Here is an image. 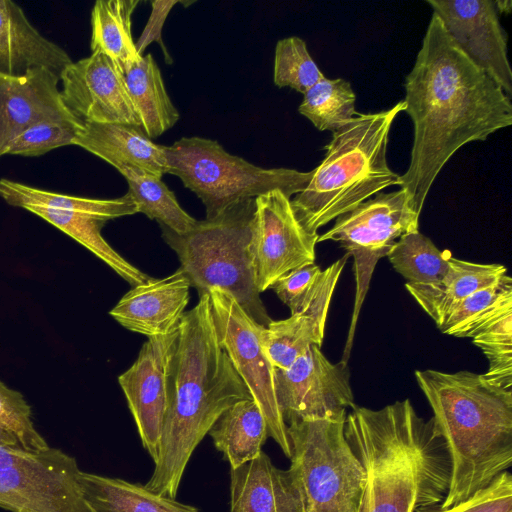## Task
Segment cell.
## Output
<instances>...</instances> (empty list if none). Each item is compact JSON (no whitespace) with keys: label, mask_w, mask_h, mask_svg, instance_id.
Instances as JSON below:
<instances>
[{"label":"cell","mask_w":512,"mask_h":512,"mask_svg":"<svg viewBox=\"0 0 512 512\" xmlns=\"http://www.w3.org/2000/svg\"><path fill=\"white\" fill-rule=\"evenodd\" d=\"M405 91L414 137L409 166L397 185L421 213L439 172L462 146L512 124V103L457 47L434 13Z\"/></svg>","instance_id":"6da1fadb"},{"label":"cell","mask_w":512,"mask_h":512,"mask_svg":"<svg viewBox=\"0 0 512 512\" xmlns=\"http://www.w3.org/2000/svg\"><path fill=\"white\" fill-rule=\"evenodd\" d=\"M244 399L252 397L218 341L209 295H202L178 324L159 455L145 487L175 499L195 448L223 412Z\"/></svg>","instance_id":"7a4b0ae2"},{"label":"cell","mask_w":512,"mask_h":512,"mask_svg":"<svg viewBox=\"0 0 512 512\" xmlns=\"http://www.w3.org/2000/svg\"><path fill=\"white\" fill-rule=\"evenodd\" d=\"M344 434L366 472L357 512H425L440 508L450 479V459L432 418L411 401L381 409L354 405Z\"/></svg>","instance_id":"3957f363"},{"label":"cell","mask_w":512,"mask_h":512,"mask_svg":"<svg viewBox=\"0 0 512 512\" xmlns=\"http://www.w3.org/2000/svg\"><path fill=\"white\" fill-rule=\"evenodd\" d=\"M436 433L450 459V479L439 509L488 486L512 465V389L471 371L416 370Z\"/></svg>","instance_id":"277c9868"},{"label":"cell","mask_w":512,"mask_h":512,"mask_svg":"<svg viewBox=\"0 0 512 512\" xmlns=\"http://www.w3.org/2000/svg\"><path fill=\"white\" fill-rule=\"evenodd\" d=\"M405 109L401 100L375 113H357L332 133L325 156L300 193L291 199L294 213L311 234L384 189L397 185L399 174L387 163L392 124Z\"/></svg>","instance_id":"5b68a950"},{"label":"cell","mask_w":512,"mask_h":512,"mask_svg":"<svg viewBox=\"0 0 512 512\" xmlns=\"http://www.w3.org/2000/svg\"><path fill=\"white\" fill-rule=\"evenodd\" d=\"M255 198L233 204L213 219L196 222L185 234L160 226L180 269L199 297L216 287L232 295L258 324L272 321L256 286L251 250Z\"/></svg>","instance_id":"8992f818"},{"label":"cell","mask_w":512,"mask_h":512,"mask_svg":"<svg viewBox=\"0 0 512 512\" xmlns=\"http://www.w3.org/2000/svg\"><path fill=\"white\" fill-rule=\"evenodd\" d=\"M165 155L168 174L178 177L202 201L206 219L274 189L292 197L305 189L313 175V170L256 166L230 154L216 140L199 136L183 137L166 146Z\"/></svg>","instance_id":"52a82bcc"},{"label":"cell","mask_w":512,"mask_h":512,"mask_svg":"<svg viewBox=\"0 0 512 512\" xmlns=\"http://www.w3.org/2000/svg\"><path fill=\"white\" fill-rule=\"evenodd\" d=\"M345 417L311 418L287 425L290 469L306 512H357L365 469L344 434Z\"/></svg>","instance_id":"ba28073f"},{"label":"cell","mask_w":512,"mask_h":512,"mask_svg":"<svg viewBox=\"0 0 512 512\" xmlns=\"http://www.w3.org/2000/svg\"><path fill=\"white\" fill-rule=\"evenodd\" d=\"M420 214L405 190L381 191L337 217L329 230L318 235L317 243L336 241L353 257L355 300L342 361L347 362L350 357L360 310L377 262L403 235L418 230Z\"/></svg>","instance_id":"9c48e42d"},{"label":"cell","mask_w":512,"mask_h":512,"mask_svg":"<svg viewBox=\"0 0 512 512\" xmlns=\"http://www.w3.org/2000/svg\"><path fill=\"white\" fill-rule=\"evenodd\" d=\"M77 461L58 448L31 453L0 446V507L12 512H94Z\"/></svg>","instance_id":"30bf717a"},{"label":"cell","mask_w":512,"mask_h":512,"mask_svg":"<svg viewBox=\"0 0 512 512\" xmlns=\"http://www.w3.org/2000/svg\"><path fill=\"white\" fill-rule=\"evenodd\" d=\"M208 295L218 341L262 411L268 436L290 459L287 426L276 398L275 367L262 344L261 333L265 326L253 320L229 293L214 287Z\"/></svg>","instance_id":"8fae6325"},{"label":"cell","mask_w":512,"mask_h":512,"mask_svg":"<svg viewBox=\"0 0 512 512\" xmlns=\"http://www.w3.org/2000/svg\"><path fill=\"white\" fill-rule=\"evenodd\" d=\"M275 391L286 426L304 419L345 417L355 405L347 362L332 363L317 346L286 369L275 368Z\"/></svg>","instance_id":"7c38bea8"},{"label":"cell","mask_w":512,"mask_h":512,"mask_svg":"<svg viewBox=\"0 0 512 512\" xmlns=\"http://www.w3.org/2000/svg\"><path fill=\"white\" fill-rule=\"evenodd\" d=\"M318 235L301 225L291 197L282 190L257 196L251 250L259 292L272 289L289 272L313 264Z\"/></svg>","instance_id":"4fadbf2b"},{"label":"cell","mask_w":512,"mask_h":512,"mask_svg":"<svg viewBox=\"0 0 512 512\" xmlns=\"http://www.w3.org/2000/svg\"><path fill=\"white\" fill-rule=\"evenodd\" d=\"M457 47L511 98L507 34L494 0H427Z\"/></svg>","instance_id":"5bb4252c"},{"label":"cell","mask_w":512,"mask_h":512,"mask_svg":"<svg viewBox=\"0 0 512 512\" xmlns=\"http://www.w3.org/2000/svg\"><path fill=\"white\" fill-rule=\"evenodd\" d=\"M62 99L82 122L140 127L123 71L107 55L92 52L60 74Z\"/></svg>","instance_id":"9a60e30c"},{"label":"cell","mask_w":512,"mask_h":512,"mask_svg":"<svg viewBox=\"0 0 512 512\" xmlns=\"http://www.w3.org/2000/svg\"><path fill=\"white\" fill-rule=\"evenodd\" d=\"M178 327L163 336L148 338L135 362L118 377L143 447L154 463L158 459L167 409V381Z\"/></svg>","instance_id":"2e32d148"},{"label":"cell","mask_w":512,"mask_h":512,"mask_svg":"<svg viewBox=\"0 0 512 512\" xmlns=\"http://www.w3.org/2000/svg\"><path fill=\"white\" fill-rule=\"evenodd\" d=\"M59 82L46 68L21 75L0 71V157L14 138L36 124L83 123L65 105Z\"/></svg>","instance_id":"e0dca14e"},{"label":"cell","mask_w":512,"mask_h":512,"mask_svg":"<svg viewBox=\"0 0 512 512\" xmlns=\"http://www.w3.org/2000/svg\"><path fill=\"white\" fill-rule=\"evenodd\" d=\"M349 258L346 253L322 270L318 282L301 310L263 327L264 350L277 369H286L311 346L321 348L332 296Z\"/></svg>","instance_id":"ac0fdd59"},{"label":"cell","mask_w":512,"mask_h":512,"mask_svg":"<svg viewBox=\"0 0 512 512\" xmlns=\"http://www.w3.org/2000/svg\"><path fill=\"white\" fill-rule=\"evenodd\" d=\"M191 284L178 268L172 274L133 286L110 310V316L129 331L148 338L174 331L185 313Z\"/></svg>","instance_id":"d6986e66"},{"label":"cell","mask_w":512,"mask_h":512,"mask_svg":"<svg viewBox=\"0 0 512 512\" xmlns=\"http://www.w3.org/2000/svg\"><path fill=\"white\" fill-rule=\"evenodd\" d=\"M230 479V512H306L294 473L276 467L263 451L230 469Z\"/></svg>","instance_id":"ffe728a7"},{"label":"cell","mask_w":512,"mask_h":512,"mask_svg":"<svg viewBox=\"0 0 512 512\" xmlns=\"http://www.w3.org/2000/svg\"><path fill=\"white\" fill-rule=\"evenodd\" d=\"M73 61L56 43L45 38L13 1L0 0V71L21 75L46 68L60 76Z\"/></svg>","instance_id":"44dd1931"},{"label":"cell","mask_w":512,"mask_h":512,"mask_svg":"<svg viewBox=\"0 0 512 512\" xmlns=\"http://www.w3.org/2000/svg\"><path fill=\"white\" fill-rule=\"evenodd\" d=\"M114 168L131 167L160 178L168 174L164 145L156 144L138 126L83 122L73 140Z\"/></svg>","instance_id":"7402d4cb"},{"label":"cell","mask_w":512,"mask_h":512,"mask_svg":"<svg viewBox=\"0 0 512 512\" xmlns=\"http://www.w3.org/2000/svg\"><path fill=\"white\" fill-rule=\"evenodd\" d=\"M506 275L507 268L501 264H480L452 256L449 269L440 281L428 285L406 283L405 286L439 327L459 302Z\"/></svg>","instance_id":"603a6c76"},{"label":"cell","mask_w":512,"mask_h":512,"mask_svg":"<svg viewBox=\"0 0 512 512\" xmlns=\"http://www.w3.org/2000/svg\"><path fill=\"white\" fill-rule=\"evenodd\" d=\"M78 483L94 512H200L139 483L80 471Z\"/></svg>","instance_id":"cb8c5ba5"},{"label":"cell","mask_w":512,"mask_h":512,"mask_svg":"<svg viewBox=\"0 0 512 512\" xmlns=\"http://www.w3.org/2000/svg\"><path fill=\"white\" fill-rule=\"evenodd\" d=\"M208 434L231 469H235L261 453L268 437V428L256 402L244 399L224 411Z\"/></svg>","instance_id":"d4e9b609"},{"label":"cell","mask_w":512,"mask_h":512,"mask_svg":"<svg viewBox=\"0 0 512 512\" xmlns=\"http://www.w3.org/2000/svg\"><path fill=\"white\" fill-rule=\"evenodd\" d=\"M129 94L137 110L140 128L150 139L172 128L180 118L172 103L157 62L151 54L124 72Z\"/></svg>","instance_id":"484cf974"},{"label":"cell","mask_w":512,"mask_h":512,"mask_svg":"<svg viewBox=\"0 0 512 512\" xmlns=\"http://www.w3.org/2000/svg\"><path fill=\"white\" fill-rule=\"evenodd\" d=\"M0 197L9 205L28 209L40 207L93 215L107 221L134 215L138 207L132 196L114 199H95L47 191L7 178L0 179Z\"/></svg>","instance_id":"4316f807"},{"label":"cell","mask_w":512,"mask_h":512,"mask_svg":"<svg viewBox=\"0 0 512 512\" xmlns=\"http://www.w3.org/2000/svg\"><path fill=\"white\" fill-rule=\"evenodd\" d=\"M139 0H98L91 11V50L111 58L124 72L139 62L132 35V15Z\"/></svg>","instance_id":"83f0119b"},{"label":"cell","mask_w":512,"mask_h":512,"mask_svg":"<svg viewBox=\"0 0 512 512\" xmlns=\"http://www.w3.org/2000/svg\"><path fill=\"white\" fill-rule=\"evenodd\" d=\"M27 211L52 224L88 249L132 286L151 277L123 258L102 236L107 220L83 213L31 207Z\"/></svg>","instance_id":"f1b7e54d"},{"label":"cell","mask_w":512,"mask_h":512,"mask_svg":"<svg viewBox=\"0 0 512 512\" xmlns=\"http://www.w3.org/2000/svg\"><path fill=\"white\" fill-rule=\"evenodd\" d=\"M509 312H512V279L506 275L499 282L459 302L438 328L447 335L472 339L484 327Z\"/></svg>","instance_id":"f546056e"},{"label":"cell","mask_w":512,"mask_h":512,"mask_svg":"<svg viewBox=\"0 0 512 512\" xmlns=\"http://www.w3.org/2000/svg\"><path fill=\"white\" fill-rule=\"evenodd\" d=\"M117 170L126 179L128 193L137 204L138 212L176 234H185L195 226L197 220L180 206L162 178L131 167Z\"/></svg>","instance_id":"4dcf8cb0"},{"label":"cell","mask_w":512,"mask_h":512,"mask_svg":"<svg viewBox=\"0 0 512 512\" xmlns=\"http://www.w3.org/2000/svg\"><path fill=\"white\" fill-rule=\"evenodd\" d=\"M387 257L408 284L428 285L445 276L452 255L449 250H439L428 237L417 230L397 240Z\"/></svg>","instance_id":"1f68e13d"},{"label":"cell","mask_w":512,"mask_h":512,"mask_svg":"<svg viewBox=\"0 0 512 512\" xmlns=\"http://www.w3.org/2000/svg\"><path fill=\"white\" fill-rule=\"evenodd\" d=\"M303 95L298 111L319 131L333 133L349 123L358 113L352 86L342 78L324 77Z\"/></svg>","instance_id":"d6a6232c"},{"label":"cell","mask_w":512,"mask_h":512,"mask_svg":"<svg viewBox=\"0 0 512 512\" xmlns=\"http://www.w3.org/2000/svg\"><path fill=\"white\" fill-rule=\"evenodd\" d=\"M0 446L38 453L49 448L36 430L23 394L0 380Z\"/></svg>","instance_id":"836d02e7"},{"label":"cell","mask_w":512,"mask_h":512,"mask_svg":"<svg viewBox=\"0 0 512 512\" xmlns=\"http://www.w3.org/2000/svg\"><path fill=\"white\" fill-rule=\"evenodd\" d=\"M324 77L303 39L291 36L277 42L273 68L277 87H289L304 94Z\"/></svg>","instance_id":"e575fe53"},{"label":"cell","mask_w":512,"mask_h":512,"mask_svg":"<svg viewBox=\"0 0 512 512\" xmlns=\"http://www.w3.org/2000/svg\"><path fill=\"white\" fill-rule=\"evenodd\" d=\"M472 342L488 360L484 377L499 387L512 389V312L484 327Z\"/></svg>","instance_id":"d590c367"},{"label":"cell","mask_w":512,"mask_h":512,"mask_svg":"<svg viewBox=\"0 0 512 512\" xmlns=\"http://www.w3.org/2000/svg\"><path fill=\"white\" fill-rule=\"evenodd\" d=\"M83 123L44 122L36 124L14 138L5 154L40 156L55 148L73 145Z\"/></svg>","instance_id":"8d00e7d4"},{"label":"cell","mask_w":512,"mask_h":512,"mask_svg":"<svg viewBox=\"0 0 512 512\" xmlns=\"http://www.w3.org/2000/svg\"><path fill=\"white\" fill-rule=\"evenodd\" d=\"M430 512H512V476L504 471L488 486L466 500L452 507L436 508Z\"/></svg>","instance_id":"74e56055"},{"label":"cell","mask_w":512,"mask_h":512,"mask_svg":"<svg viewBox=\"0 0 512 512\" xmlns=\"http://www.w3.org/2000/svg\"><path fill=\"white\" fill-rule=\"evenodd\" d=\"M322 273L315 263L295 269L280 278L272 287L291 314L303 308L310 298Z\"/></svg>","instance_id":"f35d334b"},{"label":"cell","mask_w":512,"mask_h":512,"mask_svg":"<svg viewBox=\"0 0 512 512\" xmlns=\"http://www.w3.org/2000/svg\"><path fill=\"white\" fill-rule=\"evenodd\" d=\"M178 1H152V13L150 19L143 31L142 36L139 38L138 42H136V48L139 54L142 55L146 46L150 44L152 41H158L161 45L162 49L165 51V54L168 56L164 44L161 41V30L164 24V21L175 4H178Z\"/></svg>","instance_id":"ab89813d"},{"label":"cell","mask_w":512,"mask_h":512,"mask_svg":"<svg viewBox=\"0 0 512 512\" xmlns=\"http://www.w3.org/2000/svg\"><path fill=\"white\" fill-rule=\"evenodd\" d=\"M496 7L498 9L499 14L509 13L511 11L512 2L509 0L504 1H495Z\"/></svg>","instance_id":"60d3db41"},{"label":"cell","mask_w":512,"mask_h":512,"mask_svg":"<svg viewBox=\"0 0 512 512\" xmlns=\"http://www.w3.org/2000/svg\"><path fill=\"white\" fill-rule=\"evenodd\" d=\"M432 510H433V509H432ZM430 511H431V510H429V511H425V512H430Z\"/></svg>","instance_id":"b9f144b4"}]
</instances>
